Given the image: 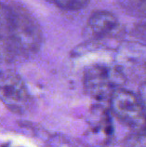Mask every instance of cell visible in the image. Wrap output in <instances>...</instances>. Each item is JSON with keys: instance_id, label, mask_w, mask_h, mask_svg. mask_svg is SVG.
I'll use <instances>...</instances> for the list:
<instances>
[{"instance_id": "cell-2", "label": "cell", "mask_w": 146, "mask_h": 147, "mask_svg": "<svg viewBox=\"0 0 146 147\" xmlns=\"http://www.w3.org/2000/svg\"><path fill=\"white\" fill-rule=\"evenodd\" d=\"M115 117L135 133L146 132V110L138 96L123 88H116L109 98Z\"/></svg>"}, {"instance_id": "cell-6", "label": "cell", "mask_w": 146, "mask_h": 147, "mask_svg": "<svg viewBox=\"0 0 146 147\" xmlns=\"http://www.w3.org/2000/svg\"><path fill=\"white\" fill-rule=\"evenodd\" d=\"M119 21L113 13L105 10L95 11L87 20L85 34L96 40L112 37L118 32Z\"/></svg>"}, {"instance_id": "cell-1", "label": "cell", "mask_w": 146, "mask_h": 147, "mask_svg": "<svg viewBox=\"0 0 146 147\" xmlns=\"http://www.w3.org/2000/svg\"><path fill=\"white\" fill-rule=\"evenodd\" d=\"M13 20L15 43L20 59L36 54L43 41L42 30L36 18L27 8L14 1H8Z\"/></svg>"}, {"instance_id": "cell-10", "label": "cell", "mask_w": 146, "mask_h": 147, "mask_svg": "<svg viewBox=\"0 0 146 147\" xmlns=\"http://www.w3.org/2000/svg\"><path fill=\"white\" fill-rule=\"evenodd\" d=\"M132 33L136 38L146 42V21L140 22V23L134 25Z\"/></svg>"}, {"instance_id": "cell-4", "label": "cell", "mask_w": 146, "mask_h": 147, "mask_svg": "<svg viewBox=\"0 0 146 147\" xmlns=\"http://www.w3.org/2000/svg\"><path fill=\"white\" fill-rule=\"evenodd\" d=\"M84 86L91 96L97 99H109L116 88L115 73L105 66L94 65L89 67L84 74Z\"/></svg>"}, {"instance_id": "cell-5", "label": "cell", "mask_w": 146, "mask_h": 147, "mask_svg": "<svg viewBox=\"0 0 146 147\" xmlns=\"http://www.w3.org/2000/svg\"><path fill=\"white\" fill-rule=\"evenodd\" d=\"M19 60L15 43L13 20L8 2L0 1V61Z\"/></svg>"}, {"instance_id": "cell-9", "label": "cell", "mask_w": 146, "mask_h": 147, "mask_svg": "<svg viewBox=\"0 0 146 147\" xmlns=\"http://www.w3.org/2000/svg\"><path fill=\"white\" fill-rule=\"evenodd\" d=\"M125 147H146V132L135 133L125 142Z\"/></svg>"}, {"instance_id": "cell-7", "label": "cell", "mask_w": 146, "mask_h": 147, "mask_svg": "<svg viewBox=\"0 0 146 147\" xmlns=\"http://www.w3.org/2000/svg\"><path fill=\"white\" fill-rule=\"evenodd\" d=\"M50 4L67 11H77L87 7L90 0H46Z\"/></svg>"}, {"instance_id": "cell-12", "label": "cell", "mask_w": 146, "mask_h": 147, "mask_svg": "<svg viewBox=\"0 0 146 147\" xmlns=\"http://www.w3.org/2000/svg\"><path fill=\"white\" fill-rule=\"evenodd\" d=\"M144 70H145V73H146V63L144 64Z\"/></svg>"}, {"instance_id": "cell-11", "label": "cell", "mask_w": 146, "mask_h": 147, "mask_svg": "<svg viewBox=\"0 0 146 147\" xmlns=\"http://www.w3.org/2000/svg\"><path fill=\"white\" fill-rule=\"evenodd\" d=\"M139 99L142 102L143 106H144L145 110H146V82L142 83L139 87V95H138Z\"/></svg>"}, {"instance_id": "cell-13", "label": "cell", "mask_w": 146, "mask_h": 147, "mask_svg": "<svg viewBox=\"0 0 146 147\" xmlns=\"http://www.w3.org/2000/svg\"><path fill=\"white\" fill-rule=\"evenodd\" d=\"M0 63H1V61H0Z\"/></svg>"}, {"instance_id": "cell-3", "label": "cell", "mask_w": 146, "mask_h": 147, "mask_svg": "<svg viewBox=\"0 0 146 147\" xmlns=\"http://www.w3.org/2000/svg\"><path fill=\"white\" fill-rule=\"evenodd\" d=\"M0 100L10 111L23 114L32 99L22 78L13 70H0Z\"/></svg>"}, {"instance_id": "cell-8", "label": "cell", "mask_w": 146, "mask_h": 147, "mask_svg": "<svg viewBox=\"0 0 146 147\" xmlns=\"http://www.w3.org/2000/svg\"><path fill=\"white\" fill-rule=\"evenodd\" d=\"M124 9L137 15L146 16V0H118Z\"/></svg>"}]
</instances>
